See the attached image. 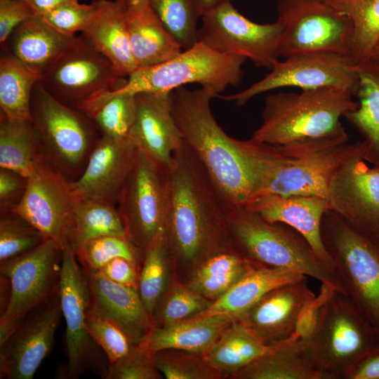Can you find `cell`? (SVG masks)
I'll return each instance as SVG.
<instances>
[{
	"label": "cell",
	"mask_w": 379,
	"mask_h": 379,
	"mask_svg": "<svg viewBox=\"0 0 379 379\" xmlns=\"http://www.w3.org/2000/svg\"><path fill=\"white\" fill-rule=\"evenodd\" d=\"M83 268L99 270L110 260L123 258L140 267L144 252L135 246L127 237L106 235L85 243L75 253Z\"/></svg>",
	"instance_id": "cell-41"
},
{
	"label": "cell",
	"mask_w": 379,
	"mask_h": 379,
	"mask_svg": "<svg viewBox=\"0 0 379 379\" xmlns=\"http://www.w3.org/2000/svg\"><path fill=\"white\" fill-rule=\"evenodd\" d=\"M46 159L41 136L32 119H12L0 114V168L28 178Z\"/></svg>",
	"instance_id": "cell-32"
},
{
	"label": "cell",
	"mask_w": 379,
	"mask_h": 379,
	"mask_svg": "<svg viewBox=\"0 0 379 379\" xmlns=\"http://www.w3.org/2000/svg\"><path fill=\"white\" fill-rule=\"evenodd\" d=\"M83 270L89 291L88 313L113 324L138 344L153 323L138 289L115 283L99 270Z\"/></svg>",
	"instance_id": "cell-23"
},
{
	"label": "cell",
	"mask_w": 379,
	"mask_h": 379,
	"mask_svg": "<svg viewBox=\"0 0 379 379\" xmlns=\"http://www.w3.org/2000/svg\"><path fill=\"white\" fill-rule=\"evenodd\" d=\"M280 57L331 52L351 55L350 19L322 0H277Z\"/></svg>",
	"instance_id": "cell-11"
},
{
	"label": "cell",
	"mask_w": 379,
	"mask_h": 379,
	"mask_svg": "<svg viewBox=\"0 0 379 379\" xmlns=\"http://www.w3.org/2000/svg\"><path fill=\"white\" fill-rule=\"evenodd\" d=\"M63 248L46 240L32 251L0 263V275L8 279L10 296L0 313V344L26 316L58 293Z\"/></svg>",
	"instance_id": "cell-10"
},
{
	"label": "cell",
	"mask_w": 379,
	"mask_h": 379,
	"mask_svg": "<svg viewBox=\"0 0 379 379\" xmlns=\"http://www.w3.org/2000/svg\"><path fill=\"white\" fill-rule=\"evenodd\" d=\"M90 21L83 37L112 65L118 75L127 79L137 68L127 22L126 5L119 0H94Z\"/></svg>",
	"instance_id": "cell-25"
},
{
	"label": "cell",
	"mask_w": 379,
	"mask_h": 379,
	"mask_svg": "<svg viewBox=\"0 0 379 379\" xmlns=\"http://www.w3.org/2000/svg\"><path fill=\"white\" fill-rule=\"evenodd\" d=\"M135 117L129 138L165 170L183 143L171 109V91L135 94Z\"/></svg>",
	"instance_id": "cell-21"
},
{
	"label": "cell",
	"mask_w": 379,
	"mask_h": 379,
	"mask_svg": "<svg viewBox=\"0 0 379 379\" xmlns=\"http://www.w3.org/2000/svg\"><path fill=\"white\" fill-rule=\"evenodd\" d=\"M305 338L324 379H345L359 362L379 350L372 326L352 299L337 290L321 306L315 326Z\"/></svg>",
	"instance_id": "cell-6"
},
{
	"label": "cell",
	"mask_w": 379,
	"mask_h": 379,
	"mask_svg": "<svg viewBox=\"0 0 379 379\" xmlns=\"http://www.w3.org/2000/svg\"><path fill=\"white\" fill-rule=\"evenodd\" d=\"M248 147L252 197L270 193L327 199L336 172L366 150L364 140L349 143L348 135L280 145L251 138Z\"/></svg>",
	"instance_id": "cell-2"
},
{
	"label": "cell",
	"mask_w": 379,
	"mask_h": 379,
	"mask_svg": "<svg viewBox=\"0 0 379 379\" xmlns=\"http://www.w3.org/2000/svg\"><path fill=\"white\" fill-rule=\"evenodd\" d=\"M248 262V269L241 278L207 310L192 317L225 314L237 319L272 289L305 277L295 271Z\"/></svg>",
	"instance_id": "cell-30"
},
{
	"label": "cell",
	"mask_w": 379,
	"mask_h": 379,
	"mask_svg": "<svg viewBox=\"0 0 379 379\" xmlns=\"http://www.w3.org/2000/svg\"><path fill=\"white\" fill-rule=\"evenodd\" d=\"M77 38L58 32L41 15H34L12 32L1 48L41 77L69 49Z\"/></svg>",
	"instance_id": "cell-26"
},
{
	"label": "cell",
	"mask_w": 379,
	"mask_h": 379,
	"mask_svg": "<svg viewBox=\"0 0 379 379\" xmlns=\"http://www.w3.org/2000/svg\"><path fill=\"white\" fill-rule=\"evenodd\" d=\"M30 111L47 159L69 181L79 178L101 136L93 121L52 96L39 81L33 89Z\"/></svg>",
	"instance_id": "cell-9"
},
{
	"label": "cell",
	"mask_w": 379,
	"mask_h": 379,
	"mask_svg": "<svg viewBox=\"0 0 379 379\" xmlns=\"http://www.w3.org/2000/svg\"><path fill=\"white\" fill-rule=\"evenodd\" d=\"M321 235L345 293L379 340V240L358 232L331 209L322 217Z\"/></svg>",
	"instance_id": "cell-7"
},
{
	"label": "cell",
	"mask_w": 379,
	"mask_h": 379,
	"mask_svg": "<svg viewBox=\"0 0 379 379\" xmlns=\"http://www.w3.org/2000/svg\"><path fill=\"white\" fill-rule=\"evenodd\" d=\"M269 349L249 328L234 319L203 357L223 376H232Z\"/></svg>",
	"instance_id": "cell-33"
},
{
	"label": "cell",
	"mask_w": 379,
	"mask_h": 379,
	"mask_svg": "<svg viewBox=\"0 0 379 379\" xmlns=\"http://www.w3.org/2000/svg\"><path fill=\"white\" fill-rule=\"evenodd\" d=\"M40 79L15 58L3 52L0 58V114L12 119H32V95Z\"/></svg>",
	"instance_id": "cell-36"
},
{
	"label": "cell",
	"mask_w": 379,
	"mask_h": 379,
	"mask_svg": "<svg viewBox=\"0 0 379 379\" xmlns=\"http://www.w3.org/2000/svg\"><path fill=\"white\" fill-rule=\"evenodd\" d=\"M353 96L333 88L269 94L251 138L280 145L347 135L340 118L357 107Z\"/></svg>",
	"instance_id": "cell-4"
},
{
	"label": "cell",
	"mask_w": 379,
	"mask_h": 379,
	"mask_svg": "<svg viewBox=\"0 0 379 379\" xmlns=\"http://www.w3.org/2000/svg\"><path fill=\"white\" fill-rule=\"evenodd\" d=\"M244 206L272 223H282L300 233L323 264L335 274L333 261L322 242L321 223L327 209V199L317 196L262 194Z\"/></svg>",
	"instance_id": "cell-24"
},
{
	"label": "cell",
	"mask_w": 379,
	"mask_h": 379,
	"mask_svg": "<svg viewBox=\"0 0 379 379\" xmlns=\"http://www.w3.org/2000/svg\"><path fill=\"white\" fill-rule=\"evenodd\" d=\"M87 331L112 363L126 354L133 345L126 335L113 324L87 312Z\"/></svg>",
	"instance_id": "cell-45"
},
{
	"label": "cell",
	"mask_w": 379,
	"mask_h": 379,
	"mask_svg": "<svg viewBox=\"0 0 379 379\" xmlns=\"http://www.w3.org/2000/svg\"><path fill=\"white\" fill-rule=\"evenodd\" d=\"M171 263L165 234L157 236L144 252L138 291L141 300L150 315L168 286Z\"/></svg>",
	"instance_id": "cell-38"
},
{
	"label": "cell",
	"mask_w": 379,
	"mask_h": 379,
	"mask_svg": "<svg viewBox=\"0 0 379 379\" xmlns=\"http://www.w3.org/2000/svg\"><path fill=\"white\" fill-rule=\"evenodd\" d=\"M357 107L344 115L364 137V160L379 166V59L372 57L357 64Z\"/></svg>",
	"instance_id": "cell-31"
},
{
	"label": "cell",
	"mask_w": 379,
	"mask_h": 379,
	"mask_svg": "<svg viewBox=\"0 0 379 379\" xmlns=\"http://www.w3.org/2000/svg\"><path fill=\"white\" fill-rule=\"evenodd\" d=\"M345 379H379V352L359 362Z\"/></svg>",
	"instance_id": "cell-53"
},
{
	"label": "cell",
	"mask_w": 379,
	"mask_h": 379,
	"mask_svg": "<svg viewBox=\"0 0 379 379\" xmlns=\"http://www.w3.org/2000/svg\"><path fill=\"white\" fill-rule=\"evenodd\" d=\"M79 264L75 253L65 247L58 295L66 325L65 350L67 362L59 369L58 376L77 379L90 371L104 378L109 362L87 331L89 291L85 272Z\"/></svg>",
	"instance_id": "cell-12"
},
{
	"label": "cell",
	"mask_w": 379,
	"mask_h": 379,
	"mask_svg": "<svg viewBox=\"0 0 379 379\" xmlns=\"http://www.w3.org/2000/svg\"><path fill=\"white\" fill-rule=\"evenodd\" d=\"M352 24L351 56L357 64L370 60L379 41V0H322Z\"/></svg>",
	"instance_id": "cell-37"
},
{
	"label": "cell",
	"mask_w": 379,
	"mask_h": 379,
	"mask_svg": "<svg viewBox=\"0 0 379 379\" xmlns=\"http://www.w3.org/2000/svg\"><path fill=\"white\" fill-rule=\"evenodd\" d=\"M58 293L29 312L0 344V378L32 379L51 353L62 316Z\"/></svg>",
	"instance_id": "cell-18"
},
{
	"label": "cell",
	"mask_w": 379,
	"mask_h": 379,
	"mask_svg": "<svg viewBox=\"0 0 379 379\" xmlns=\"http://www.w3.org/2000/svg\"><path fill=\"white\" fill-rule=\"evenodd\" d=\"M166 205V170L137 148L117 207L127 237L143 252L165 232Z\"/></svg>",
	"instance_id": "cell-14"
},
{
	"label": "cell",
	"mask_w": 379,
	"mask_h": 379,
	"mask_svg": "<svg viewBox=\"0 0 379 379\" xmlns=\"http://www.w3.org/2000/svg\"><path fill=\"white\" fill-rule=\"evenodd\" d=\"M34 15L25 0L0 1V44L4 45L12 32Z\"/></svg>",
	"instance_id": "cell-49"
},
{
	"label": "cell",
	"mask_w": 379,
	"mask_h": 379,
	"mask_svg": "<svg viewBox=\"0 0 379 379\" xmlns=\"http://www.w3.org/2000/svg\"><path fill=\"white\" fill-rule=\"evenodd\" d=\"M0 1H3V0H0Z\"/></svg>",
	"instance_id": "cell-58"
},
{
	"label": "cell",
	"mask_w": 379,
	"mask_h": 379,
	"mask_svg": "<svg viewBox=\"0 0 379 379\" xmlns=\"http://www.w3.org/2000/svg\"><path fill=\"white\" fill-rule=\"evenodd\" d=\"M106 235L127 237L117 206L77 197L65 247L76 253L87 241Z\"/></svg>",
	"instance_id": "cell-34"
},
{
	"label": "cell",
	"mask_w": 379,
	"mask_h": 379,
	"mask_svg": "<svg viewBox=\"0 0 379 379\" xmlns=\"http://www.w3.org/2000/svg\"><path fill=\"white\" fill-rule=\"evenodd\" d=\"M315 297L305 276L272 289L237 319L265 344H275L294 335L302 309Z\"/></svg>",
	"instance_id": "cell-22"
},
{
	"label": "cell",
	"mask_w": 379,
	"mask_h": 379,
	"mask_svg": "<svg viewBox=\"0 0 379 379\" xmlns=\"http://www.w3.org/2000/svg\"><path fill=\"white\" fill-rule=\"evenodd\" d=\"M153 359L158 371L167 379H218L223 377L201 354L166 349L153 353Z\"/></svg>",
	"instance_id": "cell-43"
},
{
	"label": "cell",
	"mask_w": 379,
	"mask_h": 379,
	"mask_svg": "<svg viewBox=\"0 0 379 379\" xmlns=\"http://www.w3.org/2000/svg\"><path fill=\"white\" fill-rule=\"evenodd\" d=\"M31 7L34 15H43L50 11L68 3L77 2L78 0H25Z\"/></svg>",
	"instance_id": "cell-54"
},
{
	"label": "cell",
	"mask_w": 379,
	"mask_h": 379,
	"mask_svg": "<svg viewBox=\"0 0 379 379\" xmlns=\"http://www.w3.org/2000/svg\"><path fill=\"white\" fill-rule=\"evenodd\" d=\"M328 209L361 234L379 240V166L357 157L334 175L327 198Z\"/></svg>",
	"instance_id": "cell-19"
},
{
	"label": "cell",
	"mask_w": 379,
	"mask_h": 379,
	"mask_svg": "<svg viewBox=\"0 0 379 379\" xmlns=\"http://www.w3.org/2000/svg\"><path fill=\"white\" fill-rule=\"evenodd\" d=\"M247 260L235 251L214 255L198 265L191 279H202L225 274L244 266Z\"/></svg>",
	"instance_id": "cell-50"
},
{
	"label": "cell",
	"mask_w": 379,
	"mask_h": 379,
	"mask_svg": "<svg viewBox=\"0 0 379 379\" xmlns=\"http://www.w3.org/2000/svg\"><path fill=\"white\" fill-rule=\"evenodd\" d=\"M225 314L190 317L164 325H153L138 345L152 353L173 349L203 355L234 320Z\"/></svg>",
	"instance_id": "cell-28"
},
{
	"label": "cell",
	"mask_w": 379,
	"mask_h": 379,
	"mask_svg": "<svg viewBox=\"0 0 379 379\" xmlns=\"http://www.w3.org/2000/svg\"><path fill=\"white\" fill-rule=\"evenodd\" d=\"M226 225L233 249L246 260L295 271L345 293L337 275L323 264L307 239L288 225L270 222L244 205L227 206Z\"/></svg>",
	"instance_id": "cell-5"
},
{
	"label": "cell",
	"mask_w": 379,
	"mask_h": 379,
	"mask_svg": "<svg viewBox=\"0 0 379 379\" xmlns=\"http://www.w3.org/2000/svg\"><path fill=\"white\" fill-rule=\"evenodd\" d=\"M279 60L262 79L224 100L242 106L254 97L274 89L295 87L301 90L333 88L355 96L358 81L357 64L350 55L317 52L291 55Z\"/></svg>",
	"instance_id": "cell-13"
},
{
	"label": "cell",
	"mask_w": 379,
	"mask_h": 379,
	"mask_svg": "<svg viewBox=\"0 0 379 379\" xmlns=\"http://www.w3.org/2000/svg\"><path fill=\"white\" fill-rule=\"evenodd\" d=\"M152 9L182 51L197 42V22L203 15L198 0H149Z\"/></svg>",
	"instance_id": "cell-39"
},
{
	"label": "cell",
	"mask_w": 379,
	"mask_h": 379,
	"mask_svg": "<svg viewBox=\"0 0 379 379\" xmlns=\"http://www.w3.org/2000/svg\"><path fill=\"white\" fill-rule=\"evenodd\" d=\"M204 88L171 91V109L185 145L198 159L229 206L244 205L253 195L246 140L229 136L215 120Z\"/></svg>",
	"instance_id": "cell-3"
},
{
	"label": "cell",
	"mask_w": 379,
	"mask_h": 379,
	"mask_svg": "<svg viewBox=\"0 0 379 379\" xmlns=\"http://www.w3.org/2000/svg\"><path fill=\"white\" fill-rule=\"evenodd\" d=\"M373 57L379 59V41L374 49Z\"/></svg>",
	"instance_id": "cell-57"
},
{
	"label": "cell",
	"mask_w": 379,
	"mask_h": 379,
	"mask_svg": "<svg viewBox=\"0 0 379 379\" xmlns=\"http://www.w3.org/2000/svg\"><path fill=\"white\" fill-rule=\"evenodd\" d=\"M335 288L322 284L319 296L309 301L302 309L297 322L294 335L307 338L312 333L321 306L328 299Z\"/></svg>",
	"instance_id": "cell-52"
},
{
	"label": "cell",
	"mask_w": 379,
	"mask_h": 379,
	"mask_svg": "<svg viewBox=\"0 0 379 379\" xmlns=\"http://www.w3.org/2000/svg\"><path fill=\"white\" fill-rule=\"evenodd\" d=\"M28 178L6 168H0V215L13 211L22 201Z\"/></svg>",
	"instance_id": "cell-48"
},
{
	"label": "cell",
	"mask_w": 379,
	"mask_h": 379,
	"mask_svg": "<svg viewBox=\"0 0 379 379\" xmlns=\"http://www.w3.org/2000/svg\"><path fill=\"white\" fill-rule=\"evenodd\" d=\"M126 81L84 37H77L39 80L52 96L75 108L104 92L122 87Z\"/></svg>",
	"instance_id": "cell-16"
},
{
	"label": "cell",
	"mask_w": 379,
	"mask_h": 379,
	"mask_svg": "<svg viewBox=\"0 0 379 379\" xmlns=\"http://www.w3.org/2000/svg\"><path fill=\"white\" fill-rule=\"evenodd\" d=\"M46 239L27 220L11 211L0 215V263L27 253Z\"/></svg>",
	"instance_id": "cell-42"
},
{
	"label": "cell",
	"mask_w": 379,
	"mask_h": 379,
	"mask_svg": "<svg viewBox=\"0 0 379 379\" xmlns=\"http://www.w3.org/2000/svg\"><path fill=\"white\" fill-rule=\"evenodd\" d=\"M203 13L232 0H198Z\"/></svg>",
	"instance_id": "cell-55"
},
{
	"label": "cell",
	"mask_w": 379,
	"mask_h": 379,
	"mask_svg": "<svg viewBox=\"0 0 379 379\" xmlns=\"http://www.w3.org/2000/svg\"><path fill=\"white\" fill-rule=\"evenodd\" d=\"M213 301L188 286L173 282L168 286L152 314L154 326H164L192 317L207 310Z\"/></svg>",
	"instance_id": "cell-40"
},
{
	"label": "cell",
	"mask_w": 379,
	"mask_h": 379,
	"mask_svg": "<svg viewBox=\"0 0 379 379\" xmlns=\"http://www.w3.org/2000/svg\"><path fill=\"white\" fill-rule=\"evenodd\" d=\"M248 262L235 270L202 279H191L188 286L208 300L214 301L223 295L239 281L248 269Z\"/></svg>",
	"instance_id": "cell-47"
},
{
	"label": "cell",
	"mask_w": 379,
	"mask_h": 379,
	"mask_svg": "<svg viewBox=\"0 0 379 379\" xmlns=\"http://www.w3.org/2000/svg\"><path fill=\"white\" fill-rule=\"evenodd\" d=\"M126 22L138 67L164 62L182 51L149 1L126 6Z\"/></svg>",
	"instance_id": "cell-29"
},
{
	"label": "cell",
	"mask_w": 379,
	"mask_h": 379,
	"mask_svg": "<svg viewBox=\"0 0 379 379\" xmlns=\"http://www.w3.org/2000/svg\"><path fill=\"white\" fill-rule=\"evenodd\" d=\"M378 352H379V350H378Z\"/></svg>",
	"instance_id": "cell-59"
},
{
	"label": "cell",
	"mask_w": 379,
	"mask_h": 379,
	"mask_svg": "<svg viewBox=\"0 0 379 379\" xmlns=\"http://www.w3.org/2000/svg\"><path fill=\"white\" fill-rule=\"evenodd\" d=\"M246 60L197 42L167 61L138 67L117 90L132 94L171 92L187 84H197L216 98L227 87L241 83Z\"/></svg>",
	"instance_id": "cell-8"
},
{
	"label": "cell",
	"mask_w": 379,
	"mask_h": 379,
	"mask_svg": "<svg viewBox=\"0 0 379 379\" xmlns=\"http://www.w3.org/2000/svg\"><path fill=\"white\" fill-rule=\"evenodd\" d=\"M281 31L277 20L272 23L254 22L229 1L203 13L197 42L223 54L242 56L256 67L270 70L279 60Z\"/></svg>",
	"instance_id": "cell-15"
},
{
	"label": "cell",
	"mask_w": 379,
	"mask_h": 379,
	"mask_svg": "<svg viewBox=\"0 0 379 379\" xmlns=\"http://www.w3.org/2000/svg\"><path fill=\"white\" fill-rule=\"evenodd\" d=\"M141 267L123 258H117L105 264L99 271L112 281L138 289Z\"/></svg>",
	"instance_id": "cell-51"
},
{
	"label": "cell",
	"mask_w": 379,
	"mask_h": 379,
	"mask_svg": "<svg viewBox=\"0 0 379 379\" xmlns=\"http://www.w3.org/2000/svg\"><path fill=\"white\" fill-rule=\"evenodd\" d=\"M232 376L238 379H324L307 339L295 335L270 345L265 354Z\"/></svg>",
	"instance_id": "cell-27"
},
{
	"label": "cell",
	"mask_w": 379,
	"mask_h": 379,
	"mask_svg": "<svg viewBox=\"0 0 379 379\" xmlns=\"http://www.w3.org/2000/svg\"><path fill=\"white\" fill-rule=\"evenodd\" d=\"M27 178L25 195L13 211L36 227L46 240L53 241L64 249L77 198L69 180L48 159Z\"/></svg>",
	"instance_id": "cell-17"
},
{
	"label": "cell",
	"mask_w": 379,
	"mask_h": 379,
	"mask_svg": "<svg viewBox=\"0 0 379 379\" xmlns=\"http://www.w3.org/2000/svg\"><path fill=\"white\" fill-rule=\"evenodd\" d=\"M137 147L130 138L101 135L79 178L69 181L77 197L117 206L118 197L134 164Z\"/></svg>",
	"instance_id": "cell-20"
},
{
	"label": "cell",
	"mask_w": 379,
	"mask_h": 379,
	"mask_svg": "<svg viewBox=\"0 0 379 379\" xmlns=\"http://www.w3.org/2000/svg\"><path fill=\"white\" fill-rule=\"evenodd\" d=\"M153 353L138 344H133L128 352L112 363H109L104 379H159Z\"/></svg>",
	"instance_id": "cell-44"
},
{
	"label": "cell",
	"mask_w": 379,
	"mask_h": 379,
	"mask_svg": "<svg viewBox=\"0 0 379 379\" xmlns=\"http://www.w3.org/2000/svg\"><path fill=\"white\" fill-rule=\"evenodd\" d=\"M77 109L93 121L101 135L129 138L135 117V94L117 90L106 91Z\"/></svg>",
	"instance_id": "cell-35"
},
{
	"label": "cell",
	"mask_w": 379,
	"mask_h": 379,
	"mask_svg": "<svg viewBox=\"0 0 379 379\" xmlns=\"http://www.w3.org/2000/svg\"><path fill=\"white\" fill-rule=\"evenodd\" d=\"M93 11V2L84 4L77 1L62 4L41 16L58 32L75 36L76 32L85 29Z\"/></svg>",
	"instance_id": "cell-46"
},
{
	"label": "cell",
	"mask_w": 379,
	"mask_h": 379,
	"mask_svg": "<svg viewBox=\"0 0 379 379\" xmlns=\"http://www.w3.org/2000/svg\"><path fill=\"white\" fill-rule=\"evenodd\" d=\"M165 239L171 261L196 268L220 253L234 251L226 225L229 206L183 142L166 171Z\"/></svg>",
	"instance_id": "cell-1"
},
{
	"label": "cell",
	"mask_w": 379,
	"mask_h": 379,
	"mask_svg": "<svg viewBox=\"0 0 379 379\" xmlns=\"http://www.w3.org/2000/svg\"><path fill=\"white\" fill-rule=\"evenodd\" d=\"M119 1L125 4L126 6L135 5V4L149 1V0H119Z\"/></svg>",
	"instance_id": "cell-56"
}]
</instances>
